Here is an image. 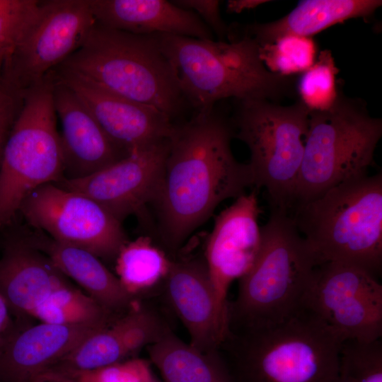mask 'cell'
Listing matches in <instances>:
<instances>
[{
  "mask_svg": "<svg viewBox=\"0 0 382 382\" xmlns=\"http://www.w3.org/2000/svg\"><path fill=\"white\" fill-rule=\"evenodd\" d=\"M231 119L216 105L175 122L160 184L151 204L164 245L177 250L226 199L254 186L247 163L234 157Z\"/></svg>",
  "mask_w": 382,
  "mask_h": 382,
  "instance_id": "obj_1",
  "label": "cell"
},
{
  "mask_svg": "<svg viewBox=\"0 0 382 382\" xmlns=\"http://www.w3.org/2000/svg\"><path fill=\"white\" fill-rule=\"evenodd\" d=\"M261 245L228 303L227 330L266 328L308 308L320 263L289 214L272 210L262 226Z\"/></svg>",
  "mask_w": 382,
  "mask_h": 382,
  "instance_id": "obj_2",
  "label": "cell"
},
{
  "mask_svg": "<svg viewBox=\"0 0 382 382\" xmlns=\"http://www.w3.org/2000/svg\"><path fill=\"white\" fill-rule=\"evenodd\" d=\"M342 342L306 308L272 327L227 331L218 350L233 382H337Z\"/></svg>",
  "mask_w": 382,
  "mask_h": 382,
  "instance_id": "obj_3",
  "label": "cell"
},
{
  "mask_svg": "<svg viewBox=\"0 0 382 382\" xmlns=\"http://www.w3.org/2000/svg\"><path fill=\"white\" fill-rule=\"evenodd\" d=\"M157 35L182 96L195 112L208 111L228 98L267 100L290 88L288 76L266 68L260 46L250 37L243 35L226 42Z\"/></svg>",
  "mask_w": 382,
  "mask_h": 382,
  "instance_id": "obj_4",
  "label": "cell"
},
{
  "mask_svg": "<svg viewBox=\"0 0 382 382\" xmlns=\"http://www.w3.org/2000/svg\"><path fill=\"white\" fill-rule=\"evenodd\" d=\"M173 122L187 105L157 33L137 35L95 22L81 46L57 66Z\"/></svg>",
  "mask_w": 382,
  "mask_h": 382,
  "instance_id": "obj_5",
  "label": "cell"
},
{
  "mask_svg": "<svg viewBox=\"0 0 382 382\" xmlns=\"http://www.w3.org/2000/svg\"><path fill=\"white\" fill-rule=\"evenodd\" d=\"M291 216L320 265L359 267L378 278L382 270V174L342 183L296 205Z\"/></svg>",
  "mask_w": 382,
  "mask_h": 382,
  "instance_id": "obj_6",
  "label": "cell"
},
{
  "mask_svg": "<svg viewBox=\"0 0 382 382\" xmlns=\"http://www.w3.org/2000/svg\"><path fill=\"white\" fill-rule=\"evenodd\" d=\"M381 136V119L369 115L362 105L340 96L330 109L310 111L294 207L367 175Z\"/></svg>",
  "mask_w": 382,
  "mask_h": 382,
  "instance_id": "obj_7",
  "label": "cell"
},
{
  "mask_svg": "<svg viewBox=\"0 0 382 382\" xmlns=\"http://www.w3.org/2000/svg\"><path fill=\"white\" fill-rule=\"evenodd\" d=\"M236 105L231 118L233 137L249 149L254 186L266 190L272 210L289 214L295 205L310 111L301 101L282 106L250 99L236 100Z\"/></svg>",
  "mask_w": 382,
  "mask_h": 382,
  "instance_id": "obj_8",
  "label": "cell"
},
{
  "mask_svg": "<svg viewBox=\"0 0 382 382\" xmlns=\"http://www.w3.org/2000/svg\"><path fill=\"white\" fill-rule=\"evenodd\" d=\"M50 73L23 92L0 162V228L36 188L64 178V156Z\"/></svg>",
  "mask_w": 382,
  "mask_h": 382,
  "instance_id": "obj_9",
  "label": "cell"
},
{
  "mask_svg": "<svg viewBox=\"0 0 382 382\" xmlns=\"http://www.w3.org/2000/svg\"><path fill=\"white\" fill-rule=\"evenodd\" d=\"M19 210L28 224L52 239L115 260L127 242L122 223L91 197L56 183L29 193Z\"/></svg>",
  "mask_w": 382,
  "mask_h": 382,
  "instance_id": "obj_10",
  "label": "cell"
},
{
  "mask_svg": "<svg viewBox=\"0 0 382 382\" xmlns=\"http://www.w3.org/2000/svg\"><path fill=\"white\" fill-rule=\"evenodd\" d=\"M95 22L88 0L43 1L38 22L5 57L1 84L21 93L38 84L81 46Z\"/></svg>",
  "mask_w": 382,
  "mask_h": 382,
  "instance_id": "obj_11",
  "label": "cell"
},
{
  "mask_svg": "<svg viewBox=\"0 0 382 382\" xmlns=\"http://www.w3.org/2000/svg\"><path fill=\"white\" fill-rule=\"evenodd\" d=\"M308 308L343 342L381 339L382 285L359 267L337 262L320 265Z\"/></svg>",
  "mask_w": 382,
  "mask_h": 382,
  "instance_id": "obj_12",
  "label": "cell"
},
{
  "mask_svg": "<svg viewBox=\"0 0 382 382\" xmlns=\"http://www.w3.org/2000/svg\"><path fill=\"white\" fill-rule=\"evenodd\" d=\"M169 138L131 153L87 177L56 184L83 194L103 206L121 223L143 216L156 195L169 150Z\"/></svg>",
  "mask_w": 382,
  "mask_h": 382,
  "instance_id": "obj_13",
  "label": "cell"
},
{
  "mask_svg": "<svg viewBox=\"0 0 382 382\" xmlns=\"http://www.w3.org/2000/svg\"><path fill=\"white\" fill-rule=\"evenodd\" d=\"M50 72L75 93L106 134L129 154L170 137L175 122L159 110L110 92L59 66Z\"/></svg>",
  "mask_w": 382,
  "mask_h": 382,
  "instance_id": "obj_14",
  "label": "cell"
},
{
  "mask_svg": "<svg viewBox=\"0 0 382 382\" xmlns=\"http://www.w3.org/2000/svg\"><path fill=\"white\" fill-rule=\"evenodd\" d=\"M256 190L236 199L216 217L204 260L221 308L227 313L231 284L253 266L261 245Z\"/></svg>",
  "mask_w": 382,
  "mask_h": 382,
  "instance_id": "obj_15",
  "label": "cell"
},
{
  "mask_svg": "<svg viewBox=\"0 0 382 382\" xmlns=\"http://www.w3.org/2000/svg\"><path fill=\"white\" fill-rule=\"evenodd\" d=\"M165 281L168 301L190 344L204 352L216 351L227 332V313L219 305L204 259L172 260Z\"/></svg>",
  "mask_w": 382,
  "mask_h": 382,
  "instance_id": "obj_16",
  "label": "cell"
},
{
  "mask_svg": "<svg viewBox=\"0 0 382 382\" xmlns=\"http://www.w3.org/2000/svg\"><path fill=\"white\" fill-rule=\"evenodd\" d=\"M50 74L62 127L64 178L87 177L129 155L106 134L75 93Z\"/></svg>",
  "mask_w": 382,
  "mask_h": 382,
  "instance_id": "obj_17",
  "label": "cell"
},
{
  "mask_svg": "<svg viewBox=\"0 0 382 382\" xmlns=\"http://www.w3.org/2000/svg\"><path fill=\"white\" fill-rule=\"evenodd\" d=\"M103 324L42 323L0 337V377L6 382H30L76 348Z\"/></svg>",
  "mask_w": 382,
  "mask_h": 382,
  "instance_id": "obj_18",
  "label": "cell"
},
{
  "mask_svg": "<svg viewBox=\"0 0 382 382\" xmlns=\"http://www.w3.org/2000/svg\"><path fill=\"white\" fill-rule=\"evenodd\" d=\"M168 329L151 310L138 306L97 331L47 371L69 378L128 359L156 342Z\"/></svg>",
  "mask_w": 382,
  "mask_h": 382,
  "instance_id": "obj_19",
  "label": "cell"
},
{
  "mask_svg": "<svg viewBox=\"0 0 382 382\" xmlns=\"http://www.w3.org/2000/svg\"><path fill=\"white\" fill-rule=\"evenodd\" d=\"M98 23L137 35L163 33L214 40L194 12L165 0H88Z\"/></svg>",
  "mask_w": 382,
  "mask_h": 382,
  "instance_id": "obj_20",
  "label": "cell"
},
{
  "mask_svg": "<svg viewBox=\"0 0 382 382\" xmlns=\"http://www.w3.org/2000/svg\"><path fill=\"white\" fill-rule=\"evenodd\" d=\"M67 284L65 275L23 238L6 245L0 257V295L8 309L31 316L53 291Z\"/></svg>",
  "mask_w": 382,
  "mask_h": 382,
  "instance_id": "obj_21",
  "label": "cell"
},
{
  "mask_svg": "<svg viewBox=\"0 0 382 382\" xmlns=\"http://www.w3.org/2000/svg\"><path fill=\"white\" fill-rule=\"evenodd\" d=\"M31 247L46 255L65 276L69 277L109 312L125 308L131 296L117 276L110 272L91 253L59 243L42 233L23 238Z\"/></svg>",
  "mask_w": 382,
  "mask_h": 382,
  "instance_id": "obj_22",
  "label": "cell"
},
{
  "mask_svg": "<svg viewBox=\"0 0 382 382\" xmlns=\"http://www.w3.org/2000/svg\"><path fill=\"white\" fill-rule=\"evenodd\" d=\"M382 4L379 0H306L283 18L245 27L244 35L261 46L286 35L311 37L347 20L366 17Z\"/></svg>",
  "mask_w": 382,
  "mask_h": 382,
  "instance_id": "obj_23",
  "label": "cell"
},
{
  "mask_svg": "<svg viewBox=\"0 0 382 382\" xmlns=\"http://www.w3.org/2000/svg\"><path fill=\"white\" fill-rule=\"evenodd\" d=\"M147 350L165 382H233L218 350L200 351L168 328Z\"/></svg>",
  "mask_w": 382,
  "mask_h": 382,
  "instance_id": "obj_24",
  "label": "cell"
},
{
  "mask_svg": "<svg viewBox=\"0 0 382 382\" xmlns=\"http://www.w3.org/2000/svg\"><path fill=\"white\" fill-rule=\"evenodd\" d=\"M115 260L117 277L131 296L165 279L172 261L146 236L127 241Z\"/></svg>",
  "mask_w": 382,
  "mask_h": 382,
  "instance_id": "obj_25",
  "label": "cell"
},
{
  "mask_svg": "<svg viewBox=\"0 0 382 382\" xmlns=\"http://www.w3.org/2000/svg\"><path fill=\"white\" fill-rule=\"evenodd\" d=\"M109 313L89 295L67 284L53 291L31 316L58 325H108Z\"/></svg>",
  "mask_w": 382,
  "mask_h": 382,
  "instance_id": "obj_26",
  "label": "cell"
},
{
  "mask_svg": "<svg viewBox=\"0 0 382 382\" xmlns=\"http://www.w3.org/2000/svg\"><path fill=\"white\" fill-rule=\"evenodd\" d=\"M331 52L321 51L298 83L301 102L310 111H325L336 103L338 95L335 76L338 73Z\"/></svg>",
  "mask_w": 382,
  "mask_h": 382,
  "instance_id": "obj_27",
  "label": "cell"
},
{
  "mask_svg": "<svg viewBox=\"0 0 382 382\" xmlns=\"http://www.w3.org/2000/svg\"><path fill=\"white\" fill-rule=\"evenodd\" d=\"M260 55L269 71L289 76L313 65L316 47L311 37L286 35L260 46Z\"/></svg>",
  "mask_w": 382,
  "mask_h": 382,
  "instance_id": "obj_28",
  "label": "cell"
},
{
  "mask_svg": "<svg viewBox=\"0 0 382 382\" xmlns=\"http://www.w3.org/2000/svg\"><path fill=\"white\" fill-rule=\"evenodd\" d=\"M337 382H382V342H342Z\"/></svg>",
  "mask_w": 382,
  "mask_h": 382,
  "instance_id": "obj_29",
  "label": "cell"
},
{
  "mask_svg": "<svg viewBox=\"0 0 382 382\" xmlns=\"http://www.w3.org/2000/svg\"><path fill=\"white\" fill-rule=\"evenodd\" d=\"M42 8L43 1L0 0V45L6 55L34 28Z\"/></svg>",
  "mask_w": 382,
  "mask_h": 382,
  "instance_id": "obj_30",
  "label": "cell"
},
{
  "mask_svg": "<svg viewBox=\"0 0 382 382\" xmlns=\"http://www.w3.org/2000/svg\"><path fill=\"white\" fill-rule=\"evenodd\" d=\"M153 378L150 365L146 360L130 358L79 373L71 379L75 382H149Z\"/></svg>",
  "mask_w": 382,
  "mask_h": 382,
  "instance_id": "obj_31",
  "label": "cell"
},
{
  "mask_svg": "<svg viewBox=\"0 0 382 382\" xmlns=\"http://www.w3.org/2000/svg\"><path fill=\"white\" fill-rule=\"evenodd\" d=\"M178 6L195 13L204 24L223 41L228 34L219 11L220 1L216 0H177L171 1Z\"/></svg>",
  "mask_w": 382,
  "mask_h": 382,
  "instance_id": "obj_32",
  "label": "cell"
},
{
  "mask_svg": "<svg viewBox=\"0 0 382 382\" xmlns=\"http://www.w3.org/2000/svg\"><path fill=\"white\" fill-rule=\"evenodd\" d=\"M23 94L0 83V162L11 128L21 110Z\"/></svg>",
  "mask_w": 382,
  "mask_h": 382,
  "instance_id": "obj_33",
  "label": "cell"
},
{
  "mask_svg": "<svg viewBox=\"0 0 382 382\" xmlns=\"http://www.w3.org/2000/svg\"><path fill=\"white\" fill-rule=\"evenodd\" d=\"M264 0H230L227 1L226 10L228 13H241L245 10L253 9L267 2Z\"/></svg>",
  "mask_w": 382,
  "mask_h": 382,
  "instance_id": "obj_34",
  "label": "cell"
},
{
  "mask_svg": "<svg viewBox=\"0 0 382 382\" xmlns=\"http://www.w3.org/2000/svg\"><path fill=\"white\" fill-rule=\"evenodd\" d=\"M30 382H75L72 379L61 374L46 371L37 376Z\"/></svg>",
  "mask_w": 382,
  "mask_h": 382,
  "instance_id": "obj_35",
  "label": "cell"
},
{
  "mask_svg": "<svg viewBox=\"0 0 382 382\" xmlns=\"http://www.w3.org/2000/svg\"><path fill=\"white\" fill-rule=\"evenodd\" d=\"M9 328L8 307L0 295V337Z\"/></svg>",
  "mask_w": 382,
  "mask_h": 382,
  "instance_id": "obj_36",
  "label": "cell"
},
{
  "mask_svg": "<svg viewBox=\"0 0 382 382\" xmlns=\"http://www.w3.org/2000/svg\"><path fill=\"white\" fill-rule=\"evenodd\" d=\"M6 55V50L1 45H0V83H1V71H2L3 64H4Z\"/></svg>",
  "mask_w": 382,
  "mask_h": 382,
  "instance_id": "obj_37",
  "label": "cell"
},
{
  "mask_svg": "<svg viewBox=\"0 0 382 382\" xmlns=\"http://www.w3.org/2000/svg\"><path fill=\"white\" fill-rule=\"evenodd\" d=\"M149 382H158L154 378H153L151 380H150Z\"/></svg>",
  "mask_w": 382,
  "mask_h": 382,
  "instance_id": "obj_38",
  "label": "cell"
}]
</instances>
